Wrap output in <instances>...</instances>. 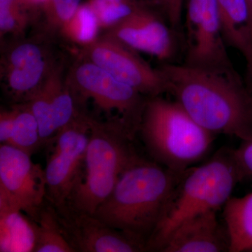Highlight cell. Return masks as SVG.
Instances as JSON below:
<instances>
[{"instance_id":"4","label":"cell","mask_w":252,"mask_h":252,"mask_svg":"<svg viewBox=\"0 0 252 252\" xmlns=\"http://www.w3.org/2000/svg\"><path fill=\"white\" fill-rule=\"evenodd\" d=\"M245 178L233 150L221 149L210 160L185 172L165 216L149 239L147 251L160 252L182 223L209 211H217Z\"/></svg>"},{"instance_id":"30","label":"cell","mask_w":252,"mask_h":252,"mask_svg":"<svg viewBox=\"0 0 252 252\" xmlns=\"http://www.w3.org/2000/svg\"><path fill=\"white\" fill-rule=\"evenodd\" d=\"M28 1L31 2V4L34 5V6H37V7H41L46 0H28Z\"/></svg>"},{"instance_id":"18","label":"cell","mask_w":252,"mask_h":252,"mask_svg":"<svg viewBox=\"0 0 252 252\" xmlns=\"http://www.w3.org/2000/svg\"><path fill=\"white\" fill-rule=\"evenodd\" d=\"M0 252H34L38 226L21 211L0 213Z\"/></svg>"},{"instance_id":"5","label":"cell","mask_w":252,"mask_h":252,"mask_svg":"<svg viewBox=\"0 0 252 252\" xmlns=\"http://www.w3.org/2000/svg\"><path fill=\"white\" fill-rule=\"evenodd\" d=\"M137 132L156 162L180 174L207 155L215 135L160 95L147 97Z\"/></svg>"},{"instance_id":"19","label":"cell","mask_w":252,"mask_h":252,"mask_svg":"<svg viewBox=\"0 0 252 252\" xmlns=\"http://www.w3.org/2000/svg\"><path fill=\"white\" fill-rule=\"evenodd\" d=\"M35 222L38 234L34 252H74L63 235L54 207L47 198Z\"/></svg>"},{"instance_id":"26","label":"cell","mask_w":252,"mask_h":252,"mask_svg":"<svg viewBox=\"0 0 252 252\" xmlns=\"http://www.w3.org/2000/svg\"><path fill=\"white\" fill-rule=\"evenodd\" d=\"M16 109L12 106L9 110L1 109L0 113V142L7 144L14 129Z\"/></svg>"},{"instance_id":"25","label":"cell","mask_w":252,"mask_h":252,"mask_svg":"<svg viewBox=\"0 0 252 252\" xmlns=\"http://www.w3.org/2000/svg\"><path fill=\"white\" fill-rule=\"evenodd\" d=\"M233 155L245 177L252 176V140L243 141Z\"/></svg>"},{"instance_id":"15","label":"cell","mask_w":252,"mask_h":252,"mask_svg":"<svg viewBox=\"0 0 252 252\" xmlns=\"http://www.w3.org/2000/svg\"><path fill=\"white\" fill-rule=\"evenodd\" d=\"M229 245L228 232L222 228L217 211H209L179 225L160 252H229Z\"/></svg>"},{"instance_id":"9","label":"cell","mask_w":252,"mask_h":252,"mask_svg":"<svg viewBox=\"0 0 252 252\" xmlns=\"http://www.w3.org/2000/svg\"><path fill=\"white\" fill-rule=\"evenodd\" d=\"M185 64L220 72H237L227 51L217 0H187Z\"/></svg>"},{"instance_id":"14","label":"cell","mask_w":252,"mask_h":252,"mask_svg":"<svg viewBox=\"0 0 252 252\" xmlns=\"http://www.w3.org/2000/svg\"><path fill=\"white\" fill-rule=\"evenodd\" d=\"M26 103L39 124L42 145L51 143L58 132L81 111L59 63Z\"/></svg>"},{"instance_id":"28","label":"cell","mask_w":252,"mask_h":252,"mask_svg":"<svg viewBox=\"0 0 252 252\" xmlns=\"http://www.w3.org/2000/svg\"><path fill=\"white\" fill-rule=\"evenodd\" d=\"M138 1L144 4L148 5V6L149 4L157 5V6H160L164 11H165L167 3V0H138Z\"/></svg>"},{"instance_id":"7","label":"cell","mask_w":252,"mask_h":252,"mask_svg":"<svg viewBox=\"0 0 252 252\" xmlns=\"http://www.w3.org/2000/svg\"><path fill=\"white\" fill-rule=\"evenodd\" d=\"M45 170L31 155L0 146V213L21 211L36 221L46 198Z\"/></svg>"},{"instance_id":"24","label":"cell","mask_w":252,"mask_h":252,"mask_svg":"<svg viewBox=\"0 0 252 252\" xmlns=\"http://www.w3.org/2000/svg\"><path fill=\"white\" fill-rule=\"evenodd\" d=\"M81 4V0H46L41 9L46 32L60 31L75 14Z\"/></svg>"},{"instance_id":"29","label":"cell","mask_w":252,"mask_h":252,"mask_svg":"<svg viewBox=\"0 0 252 252\" xmlns=\"http://www.w3.org/2000/svg\"><path fill=\"white\" fill-rule=\"evenodd\" d=\"M249 8V14H250V28H251L252 41V0H247ZM248 86L250 90L252 91V75L251 79L248 82Z\"/></svg>"},{"instance_id":"27","label":"cell","mask_w":252,"mask_h":252,"mask_svg":"<svg viewBox=\"0 0 252 252\" xmlns=\"http://www.w3.org/2000/svg\"><path fill=\"white\" fill-rule=\"evenodd\" d=\"M184 0H167L165 13L172 28H179L183 18Z\"/></svg>"},{"instance_id":"22","label":"cell","mask_w":252,"mask_h":252,"mask_svg":"<svg viewBox=\"0 0 252 252\" xmlns=\"http://www.w3.org/2000/svg\"><path fill=\"white\" fill-rule=\"evenodd\" d=\"M99 29L98 18L86 1L59 32L69 41L84 46L98 37Z\"/></svg>"},{"instance_id":"12","label":"cell","mask_w":252,"mask_h":252,"mask_svg":"<svg viewBox=\"0 0 252 252\" xmlns=\"http://www.w3.org/2000/svg\"><path fill=\"white\" fill-rule=\"evenodd\" d=\"M53 206L63 234L74 252L145 251L140 243L94 215L77 210L67 203Z\"/></svg>"},{"instance_id":"21","label":"cell","mask_w":252,"mask_h":252,"mask_svg":"<svg viewBox=\"0 0 252 252\" xmlns=\"http://www.w3.org/2000/svg\"><path fill=\"white\" fill-rule=\"evenodd\" d=\"M37 6L28 0H0V34L19 37L34 18Z\"/></svg>"},{"instance_id":"17","label":"cell","mask_w":252,"mask_h":252,"mask_svg":"<svg viewBox=\"0 0 252 252\" xmlns=\"http://www.w3.org/2000/svg\"><path fill=\"white\" fill-rule=\"evenodd\" d=\"M229 252H252V193L230 197L223 206Z\"/></svg>"},{"instance_id":"16","label":"cell","mask_w":252,"mask_h":252,"mask_svg":"<svg viewBox=\"0 0 252 252\" xmlns=\"http://www.w3.org/2000/svg\"><path fill=\"white\" fill-rule=\"evenodd\" d=\"M222 33L227 46L240 53L246 62L248 83L252 75V41L247 0H217Z\"/></svg>"},{"instance_id":"10","label":"cell","mask_w":252,"mask_h":252,"mask_svg":"<svg viewBox=\"0 0 252 252\" xmlns=\"http://www.w3.org/2000/svg\"><path fill=\"white\" fill-rule=\"evenodd\" d=\"M49 46L34 36L12 43L3 53L1 79L15 104L28 102L59 64Z\"/></svg>"},{"instance_id":"11","label":"cell","mask_w":252,"mask_h":252,"mask_svg":"<svg viewBox=\"0 0 252 252\" xmlns=\"http://www.w3.org/2000/svg\"><path fill=\"white\" fill-rule=\"evenodd\" d=\"M81 54V58L97 64L144 97H156L166 93L160 68L152 67L136 51L109 36H99L82 46Z\"/></svg>"},{"instance_id":"8","label":"cell","mask_w":252,"mask_h":252,"mask_svg":"<svg viewBox=\"0 0 252 252\" xmlns=\"http://www.w3.org/2000/svg\"><path fill=\"white\" fill-rule=\"evenodd\" d=\"M91 116L81 110L51 142L45 170L46 198L54 205L67 202L80 177L89 143Z\"/></svg>"},{"instance_id":"23","label":"cell","mask_w":252,"mask_h":252,"mask_svg":"<svg viewBox=\"0 0 252 252\" xmlns=\"http://www.w3.org/2000/svg\"><path fill=\"white\" fill-rule=\"evenodd\" d=\"M98 18L100 28L107 29L119 23L140 4L138 0H88Z\"/></svg>"},{"instance_id":"1","label":"cell","mask_w":252,"mask_h":252,"mask_svg":"<svg viewBox=\"0 0 252 252\" xmlns=\"http://www.w3.org/2000/svg\"><path fill=\"white\" fill-rule=\"evenodd\" d=\"M160 69L166 93L204 129L214 135L252 140V93L238 73L185 63Z\"/></svg>"},{"instance_id":"20","label":"cell","mask_w":252,"mask_h":252,"mask_svg":"<svg viewBox=\"0 0 252 252\" xmlns=\"http://www.w3.org/2000/svg\"><path fill=\"white\" fill-rule=\"evenodd\" d=\"M16 109V118L12 134L7 144L32 155L42 147L40 130L35 116L29 104H14Z\"/></svg>"},{"instance_id":"3","label":"cell","mask_w":252,"mask_h":252,"mask_svg":"<svg viewBox=\"0 0 252 252\" xmlns=\"http://www.w3.org/2000/svg\"><path fill=\"white\" fill-rule=\"evenodd\" d=\"M135 135L119 118L100 122L91 117L84 167L66 203L94 215L126 169L142 158L133 145Z\"/></svg>"},{"instance_id":"6","label":"cell","mask_w":252,"mask_h":252,"mask_svg":"<svg viewBox=\"0 0 252 252\" xmlns=\"http://www.w3.org/2000/svg\"><path fill=\"white\" fill-rule=\"evenodd\" d=\"M66 79L78 104L92 99L103 112L116 111L121 120L137 132L147 97L83 58L73 64Z\"/></svg>"},{"instance_id":"13","label":"cell","mask_w":252,"mask_h":252,"mask_svg":"<svg viewBox=\"0 0 252 252\" xmlns=\"http://www.w3.org/2000/svg\"><path fill=\"white\" fill-rule=\"evenodd\" d=\"M104 34L136 52L160 61L172 59L175 54L172 31L148 5L140 4L132 14L106 29Z\"/></svg>"},{"instance_id":"2","label":"cell","mask_w":252,"mask_h":252,"mask_svg":"<svg viewBox=\"0 0 252 252\" xmlns=\"http://www.w3.org/2000/svg\"><path fill=\"white\" fill-rule=\"evenodd\" d=\"M183 174L142 158L121 175L94 215L147 251L149 239L165 216Z\"/></svg>"}]
</instances>
